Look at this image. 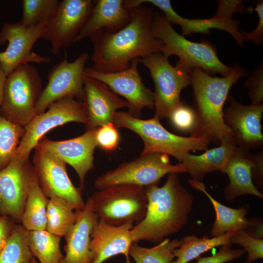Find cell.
<instances>
[{"instance_id":"30bf717a","label":"cell","mask_w":263,"mask_h":263,"mask_svg":"<svg viewBox=\"0 0 263 263\" xmlns=\"http://www.w3.org/2000/svg\"><path fill=\"white\" fill-rule=\"evenodd\" d=\"M46 112L37 114L24 127V133L14 157L29 161L30 154L45 134L70 122L86 124L87 118L82 101L65 97L52 103Z\"/></svg>"},{"instance_id":"5b68a950","label":"cell","mask_w":263,"mask_h":263,"mask_svg":"<svg viewBox=\"0 0 263 263\" xmlns=\"http://www.w3.org/2000/svg\"><path fill=\"white\" fill-rule=\"evenodd\" d=\"M113 124L117 128H124L136 133L144 143L141 155L160 152L170 155L181 162L184 155L191 150H206L210 143L205 136L184 137L173 134L166 130L160 119L154 116L141 119L128 112H117Z\"/></svg>"},{"instance_id":"74e56055","label":"cell","mask_w":263,"mask_h":263,"mask_svg":"<svg viewBox=\"0 0 263 263\" xmlns=\"http://www.w3.org/2000/svg\"><path fill=\"white\" fill-rule=\"evenodd\" d=\"M248 90L252 105L263 104V64L261 63L250 74L244 83Z\"/></svg>"},{"instance_id":"1f68e13d","label":"cell","mask_w":263,"mask_h":263,"mask_svg":"<svg viewBox=\"0 0 263 263\" xmlns=\"http://www.w3.org/2000/svg\"><path fill=\"white\" fill-rule=\"evenodd\" d=\"M28 230L16 223L3 249L0 263H30L33 257L28 244Z\"/></svg>"},{"instance_id":"d590c367","label":"cell","mask_w":263,"mask_h":263,"mask_svg":"<svg viewBox=\"0 0 263 263\" xmlns=\"http://www.w3.org/2000/svg\"><path fill=\"white\" fill-rule=\"evenodd\" d=\"M169 119L177 129L192 135L197 125V117L194 109L183 103L171 113Z\"/></svg>"},{"instance_id":"f35d334b","label":"cell","mask_w":263,"mask_h":263,"mask_svg":"<svg viewBox=\"0 0 263 263\" xmlns=\"http://www.w3.org/2000/svg\"><path fill=\"white\" fill-rule=\"evenodd\" d=\"M246 252L243 249H232L230 246L222 245L216 254L208 257L197 258V263H225L242 257Z\"/></svg>"},{"instance_id":"7bdbcfd3","label":"cell","mask_w":263,"mask_h":263,"mask_svg":"<svg viewBox=\"0 0 263 263\" xmlns=\"http://www.w3.org/2000/svg\"><path fill=\"white\" fill-rule=\"evenodd\" d=\"M16 224L9 217L0 214V253L5 246Z\"/></svg>"},{"instance_id":"f6af8a7d","label":"cell","mask_w":263,"mask_h":263,"mask_svg":"<svg viewBox=\"0 0 263 263\" xmlns=\"http://www.w3.org/2000/svg\"><path fill=\"white\" fill-rule=\"evenodd\" d=\"M7 75L0 64V106L1 104L4 87Z\"/></svg>"},{"instance_id":"60d3db41","label":"cell","mask_w":263,"mask_h":263,"mask_svg":"<svg viewBox=\"0 0 263 263\" xmlns=\"http://www.w3.org/2000/svg\"><path fill=\"white\" fill-rule=\"evenodd\" d=\"M255 10L257 12L259 22L256 28L249 33L240 30L243 41H252L256 45L261 44L263 40V2L256 4Z\"/></svg>"},{"instance_id":"52a82bcc","label":"cell","mask_w":263,"mask_h":263,"mask_svg":"<svg viewBox=\"0 0 263 263\" xmlns=\"http://www.w3.org/2000/svg\"><path fill=\"white\" fill-rule=\"evenodd\" d=\"M42 80L37 69L22 64L7 75L0 115L25 127L36 115V106L42 92Z\"/></svg>"},{"instance_id":"ab89813d","label":"cell","mask_w":263,"mask_h":263,"mask_svg":"<svg viewBox=\"0 0 263 263\" xmlns=\"http://www.w3.org/2000/svg\"><path fill=\"white\" fill-rule=\"evenodd\" d=\"M217 2L218 8L214 16L220 19H231L234 13H243L246 10L242 0H220Z\"/></svg>"},{"instance_id":"8fae6325","label":"cell","mask_w":263,"mask_h":263,"mask_svg":"<svg viewBox=\"0 0 263 263\" xmlns=\"http://www.w3.org/2000/svg\"><path fill=\"white\" fill-rule=\"evenodd\" d=\"M33 166L39 186L50 198L56 197L66 202L74 210L83 209L86 205L82 190L71 181L66 170L67 164L53 153L36 147Z\"/></svg>"},{"instance_id":"3957f363","label":"cell","mask_w":263,"mask_h":263,"mask_svg":"<svg viewBox=\"0 0 263 263\" xmlns=\"http://www.w3.org/2000/svg\"><path fill=\"white\" fill-rule=\"evenodd\" d=\"M232 67L231 73L222 77L213 76L199 68L189 69L197 117L196 127L191 135L205 136L215 144H220L225 136L233 135L224 120V105L231 88L248 72L238 64Z\"/></svg>"},{"instance_id":"4dcf8cb0","label":"cell","mask_w":263,"mask_h":263,"mask_svg":"<svg viewBox=\"0 0 263 263\" xmlns=\"http://www.w3.org/2000/svg\"><path fill=\"white\" fill-rule=\"evenodd\" d=\"M182 242V239L170 240L167 238L150 248L133 243L130 248L129 255L136 263H170L175 258L173 250L178 247Z\"/></svg>"},{"instance_id":"d6a6232c","label":"cell","mask_w":263,"mask_h":263,"mask_svg":"<svg viewBox=\"0 0 263 263\" xmlns=\"http://www.w3.org/2000/svg\"><path fill=\"white\" fill-rule=\"evenodd\" d=\"M24 132V127L0 115V170L6 167L15 157Z\"/></svg>"},{"instance_id":"2e32d148","label":"cell","mask_w":263,"mask_h":263,"mask_svg":"<svg viewBox=\"0 0 263 263\" xmlns=\"http://www.w3.org/2000/svg\"><path fill=\"white\" fill-rule=\"evenodd\" d=\"M139 60L134 59L128 68L114 73H102L86 67L84 75L101 81L114 94L125 97L129 105L128 113L140 118L142 109L154 108V94L142 82L137 69Z\"/></svg>"},{"instance_id":"7a4b0ae2","label":"cell","mask_w":263,"mask_h":263,"mask_svg":"<svg viewBox=\"0 0 263 263\" xmlns=\"http://www.w3.org/2000/svg\"><path fill=\"white\" fill-rule=\"evenodd\" d=\"M145 188L147 211L131 230L132 242L146 240L158 244L186 225L194 197L181 184L176 173L168 174L161 187L151 185Z\"/></svg>"},{"instance_id":"e575fe53","label":"cell","mask_w":263,"mask_h":263,"mask_svg":"<svg viewBox=\"0 0 263 263\" xmlns=\"http://www.w3.org/2000/svg\"><path fill=\"white\" fill-rule=\"evenodd\" d=\"M232 245L236 244L242 246L247 253L246 263H252L263 258V240L249 235L244 230L234 231L230 239Z\"/></svg>"},{"instance_id":"f546056e","label":"cell","mask_w":263,"mask_h":263,"mask_svg":"<svg viewBox=\"0 0 263 263\" xmlns=\"http://www.w3.org/2000/svg\"><path fill=\"white\" fill-rule=\"evenodd\" d=\"M64 200L52 197L48 199L46 209V230L56 236H64L76 220V213Z\"/></svg>"},{"instance_id":"bcb514c9","label":"cell","mask_w":263,"mask_h":263,"mask_svg":"<svg viewBox=\"0 0 263 263\" xmlns=\"http://www.w3.org/2000/svg\"><path fill=\"white\" fill-rule=\"evenodd\" d=\"M30 263H37L35 257H33L32 258Z\"/></svg>"},{"instance_id":"83f0119b","label":"cell","mask_w":263,"mask_h":263,"mask_svg":"<svg viewBox=\"0 0 263 263\" xmlns=\"http://www.w3.org/2000/svg\"><path fill=\"white\" fill-rule=\"evenodd\" d=\"M48 199L40 188L37 180L29 191L21 218L20 224L26 229L46 230Z\"/></svg>"},{"instance_id":"4316f807","label":"cell","mask_w":263,"mask_h":263,"mask_svg":"<svg viewBox=\"0 0 263 263\" xmlns=\"http://www.w3.org/2000/svg\"><path fill=\"white\" fill-rule=\"evenodd\" d=\"M234 232H229L212 238L208 236L200 238L193 235L186 236L182 239L181 245L173 250V253L176 259L170 263H188L216 246L225 245L231 246L230 239Z\"/></svg>"},{"instance_id":"8992f818","label":"cell","mask_w":263,"mask_h":263,"mask_svg":"<svg viewBox=\"0 0 263 263\" xmlns=\"http://www.w3.org/2000/svg\"><path fill=\"white\" fill-rule=\"evenodd\" d=\"M99 219L118 226L128 222L136 224L145 218L148 200L145 187L128 184L110 186L88 197Z\"/></svg>"},{"instance_id":"836d02e7","label":"cell","mask_w":263,"mask_h":263,"mask_svg":"<svg viewBox=\"0 0 263 263\" xmlns=\"http://www.w3.org/2000/svg\"><path fill=\"white\" fill-rule=\"evenodd\" d=\"M58 0H23L22 1V18L20 23L30 28L47 22L59 4Z\"/></svg>"},{"instance_id":"ba28073f","label":"cell","mask_w":263,"mask_h":263,"mask_svg":"<svg viewBox=\"0 0 263 263\" xmlns=\"http://www.w3.org/2000/svg\"><path fill=\"white\" fill-rule=\"evenodd\" d=\"M139 60L149 69L154 82V116L160 120L169 118L173 110L183 103L180 100L181 91L191 84L189 69L178 61L175 66H172L161 52Z\"/></svg>"},{"instance_id":"e0dca14e","label":"cell","mask_w":263,"mask_h":263,"mask_svg":"<svg viewBox=\"0 0 263 263\" xmlns=\"http://www.w3.org/2000/svg\"><path fill=\"white\" fill-rule=\"evenodd\" d=\"M97 128L87 130L78 137L64 140H52L44 136L36 146L53 153L72 167L78 176L79 188L82 190L84 189L87 173L94 167V154L97 147L95 139Z\"/></svg>"},{"instance_id":"f1b7e54d","label":"cell","mask_w":263,"mask_h":263,"mask_svg":"<svg viewBox=\"0 0 263 263\" xmlns=\"http://www.w3.org/2000/svg\"><path fill=\"white\" fill-rule=\"evenodd\" d=\"M61 238L46 230H28L29 248L40 263H61L64 257L60 248Z\"/></svg>"},{"instance_id":"ee69618b","label":"cell","mask_w":263,"mask_h":263,"mask_svg":"<svg viewBox=\"0 0 263 263\" xmlns=\"http://www.w3.org/2000/svg\"><path fill=\"white\" fill-rule=\"evenodd\" d=\"M244 231L254 238L263 239V222L257 219L248 220V225Z\"/></svg>"},{"instance_id":"ffe728a7","label":"cell","mask_w":263,"mask_h":263,"mask_svg":"<svg viewBox=\"0 0 263 263\" xmlns=\"http://www.w3.org/2000/svg\"><path fill=\"white\" fill-rule=\"evenodd\" d=\"M132 222L115 226L99 219L93 228L90 243L93 254L92 263H103L118 254L124 255L125 263H132L129 250L133 243L131 230Z\"/></svg>"},{"instance_id":"44dd1931","label":"cell","mask_w":263,"mask_h":263,"mask_svg":"<svg viewBox=\"0 0 263 263\" xmlns=\"http://www.w3.org/2000/svg\"><path fill=\"white\" fill-rule=\"evenodd\" d=\"M90 15L80 31L75 42L86 38L90 40L102 32L115 33L130 21L131 10L126 8L123 0H94Z\"/></svg>"},{"instance_id":"d4e9b609","label":"cell","mask_w":263,"mask_h":263,"mask_svg":"<svg viewBox=\"0 0 263 263\" xmlns=\"http://www.w3.org/2000/svg\"><path fill=\"white\" fill-rule=\"evenodd\" d=\"M219 145L200 155H193L189 152L184 155L181 163L191 179L202 182L206 174L221 171L237 147L232 135L224 137Z\"/></svg>"},{"instance_id":"9a60e30c","label":"cell","mask_w":263,"mask_h":263,"mask_svg":"<svg viewBox=\"0 0 263 263\" xmlns=\"http://www.w3.org/2000/svg\"><path fill=\"white\" fill-rule=\"evenodd\" d=\"M46 22L27 28L20 22H5L0 31V45L8 42L6 50L0 52V64L8 75L19 66L30 63H48L49 57L36 53L32 50L34 45L41 38Z\"/></svg>"},{"instance_id":"cb8c5ba5","label":"cell","mask_w":263,"mask_h":263,"mask_svg":"<svg viewBox=\"0 0 263 263\" xmlns=\"http://www.w3.org/2000/svg\"><path fill=\"white\" fill-rule=\"evenodd\" d=\"M252 155L249 150L237 146L221 170L227 175L229 180L224 190L226 200L233 201L244 194L263 198V193L253 182Z\"/></svg>"},{"instance_id":"8d00e7d4","label":"cell","mask_w":263,"mask_h":263,"mask_svg":"<svg viewBox=\"0 0 263 263\" xmlns=\"http://www.w3.org/2000/svg\"><path fill=\"white\" fill-rule=\"evenodd\" d=\"M95 139L97 147L106 151H112L117 148L120 136L117 128L111 123L97 128Z\"/></svg>"},{"instance_id":"7402d4cb","label":"cell","mask_w":263,"mask_h":263,"mask_svg":"<svg viewBox=\"0 0 263 263\" xmlns=\"http://www.w3.org/2000/svg\"><path fill=\"white\" fill-rule=\"evenodd\" d=\"M75 211L76 221L64 236L65 256L61 263H92L91 234L99 218L93 210L88 198L84 208Z\"/></svg>"},{"instance_id":"484cf974","label":"cell","mask_w":263,"mask_h":263,"mask_svg":"<svg viewBox=\"0 0 263 263\" xmlns=\"http://www.w3.org/2000/svg\"><path fill=\"white\" fill-rule=\"evenodd\" d=\"M188 180L193 188L203 192L207 197L215 209L216 219L210 230V234L213 237L221 236L229 232L246 229L248 225V220L245 217L247 213L246 207L232 208L225 206L212 197L203 182L191 178Z\"/></svg>"},{"instance_id":"4fadbf2b","label":"cell","mask_w":263,"mask_h":263,"mask_svg":"<svg viewBox=\"0 0 263 263\" xmlns=\"http://www.w3.org/2000/svg\"><path fill=\"white\" fill-rule=\"evenodd\" d=\"M94 1L92 0H63L44 25L41 38L48 41L51 53L57 54L63 47L75 42L88 19Z\"/></svg>"},{"instance_id":"ac0fdd59","label":"cell","mask_w":263,"mask_h":263,"mask_svg":"<svg viewBox=\"0 0 263 263\" xmlns=\"http://www.w3.org/2000/svg\"><path fill=\"white\" fill-rule=\"evenodd\" d=\"M228 101L223 112L224 120L231 130L236 145L248 150L262 147L263 104L244 105L232 96Z\"/></svg>"},{"instance_id":"b9f144b4","label":"cell","mask_w":263,"mask_h":263,"mask_svg":"<svg viewBox=\"0 0 263 263\" xmlns=\"http://www.w3.org/2000/svg\"><path fill=\"white\" fill-rule=\"evenodd\" d=\"M253 165L251 169V175L256 187L258 189H263V151L253 154Z\"/></svg>"},{"instance_id":"603a6c76","label":"cell","mask_w":263,"mask_h":263,"mask_svg":"<svg viewBox=\"0 0 263 263\" xmlns=\"http://www.w3.org/2000/svg\"><path fill=\"white\" fill-rule=\"evenodd\" d=\"M141 4L150 3L161 9L168 20L178 24L182 28V35L184 37L193 33L208 35L211 29H217L229 33L237 43L242 46L244 41L238 25V21L231 19H222L214 16L210 18L203 19H189L181 16L172 8L169 0H140Z\"/></svg>"},{"instance_id":"9c48e42d","label":"cell","mask_w":263,"mask_h":263,"mask_svg":"<svg viewBox=\"0 0 263 263\" xmlns=\"http://www.w3.org/2000/svg\"><path fill=\"white\" fill-rule=\"evenodd\" d=\"M186 172L182 163L172 165L168 154L152 152L141 155L98 176L94 185L98 190L117 184L142 187L158 185L160 180L170 173Z\"/></svg>"},{"instance_id":"d6986e66","label":"cell","mask_w":263,"mask_h":263,"mask_svg":"<svg viewBox=\"0 0 263 263\" xmlns=\"http://www.w3.org/2000/svg\"><path fill=\"white\" fill-rule=\"evenodd\" d=\"M82 102L87 118V131L113 124L117 111L129 106L105 83L85 75Z\"/></svg>"},{"instance_id":"7c38bea8","label":"cell","mask_w":263,"mask_h":263,"mask_svg":"<svg viewBox=\"0 0 263 263\" xmlns=\"http://www.w3.org/2000/svg\"><path fill=\"white\" fill-rule=\"evenodd\" d=\"M89 58L88 54L84 52L70 62L65 55L64 59L49 71L48 83L36 104L37 114L45 112L52 103L63 98L72 97L82 101L85 65Z\"/></svg>"},{"instance_id":"277c9868","label":"cell","mask_w":263,"mask_h":263,"mask_svg":"<svg viewBox=\"0 0 263 263\" xmlns=\"http://www.w3.org/2000/svg\"><path fill=\"white\" fill-rule=\"evenodd\" d=\"M151 31L153 37L163 43V55L167 58L176 56L184 67L199 68L211 75L219 74L225 76L231 73L232 67L220 60L213 44L205 39L195 42L186 39L174 30L164 14H153Z\"/></svg>"},{"instance_id":"6da1fadb","label":"cell","mask_w":263,"mask_h":263,"mask_svg":"<svg viewBox=\"0 0 263 263\" xmlns=\"http://www.w3.org/2000/svg\"><path fill=\"white\" fill-rule=\"evenodd\" d=\"M130 22L113 33L102 32L91 40L92 69L114 73L128 68L132 60L162 52L163 43L151 31L152 7L141 5L131 10Z\"/></svg>"},{"instance_id":"5bb4252c","label":"cell","mask_w":263,"mask_h":263,"mask_svg":"<svg viewBox=\"0 0 263 263\" xmlns=\"http://www.w3.org/2000/svg\"><path fill=\"white\" fill-rule=\"evenodd\" d=\"M38 177L29 161L16 157L0 170V214L20 224L25 201Z\"/></svg>"}]
</instances>
